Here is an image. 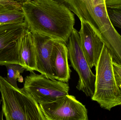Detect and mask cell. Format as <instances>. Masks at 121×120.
I'll use <instances>...</instances> for the list:
<instances>
[{"mask_svg":"<svg viewBox=\"0 0 121 120\" xmlns=\"http://www.w3.org/2000/svg\"><path fill=\"white\" fill-rule=\"evenodd\" d=\"M107 8L121 10V0H105Z\"/></svg>","mask_w":121,"mask_h":120,"instance_id":"17","label":"cell"},{"mask_svg":"<svg viewBox=\"0 0 121 120\" xmlns=\"http://www.w3.org/2000/svg\"><path fill=\"white\" fill-rule=\"evenodd\" d=\"M23 88L38 104L52 102L68 94L67 83L30 72L25 78Z\"/></svg>","mask_w":121,"mask_h":120,"instance_id":"5","label":"cell"},{"mask_svg":"<svg viewBox=\"0 0 121 120\" xmlns=\"http://www.w3.org/2000/svg\"><path fill=\"white\" fill-rule=\"evenodd\" d=\"M68 50L66 44L55 40L50 58V65L55 79L68 83L71 70L68 62Z\"/></svg>","mask_w":121,"mask_h":120,"instance_id":"10","label":"cell"},{"mask_svg":"<svg viewBox=\"0 0 121 120\" xmlns=\"http://www.w3.org/2000/svg\"><path fill=\"white\" fill-rule=\"evenodd\" d=\"M22 9L27 28L66 44L75 19L67 8L54 0H26Z\"/></svg>","mask_w":121,"mask_h":120,"instance_id":"1","label":"cell"},{"mask_svg":"<svg viewBox=\"0 0 121 120\" xmlns=\"http://www.w3.org/2000/svg\"><path fill=\"white\" fill-rule=\"evenodd\" d=\"M19 65L27 71H37L35 49L31 32L26 27L18 39Z\"/></svg>","mask_w":121,"mask_h":120,"instance_id":"11","label":"cell"},{"mask_svg":"<svg viewBox=\"0 0 121 120\" xmlns=\"http://www.w3.org/2000/svg\"><path fill=\"white\" fill-rule=\"evenodd\" d=\"M107 11L113 25L121 29V10L107 8Z\"/></svg>","mask_w":121,"mask_h":120,"instance_id":"15","label":"cell"},{"mask_svg":"<svg viewBox=\"0 0 121 120\" xmlns=\"http://www.w3.org/2000/svg\"><path fill=\"white\" fill-rule=\"evenodd\" d=\"M26 27L25 23L0 24V66L19 64L18 39Z\"/></svg>","mask_w":121,"mask_h":120,"instance_id":"7","label":"cell"},{"mask_svg":"<svg viewBox=\"0 0 121 120\" xmlns=\"http://www.w3.org/2000/svg\"><path fill=\"white\" fill-rule=\"evenodd\" d=\"M95 70V90L91 99L110 111L121 105V91L116 81L112 55L105 44Z\"/></svg>","mask_w":121,"mask_h":120,"instance_id":"3","label":"cell"},{"mask_svg":"<svg viewBox=\"0 0 121 120\" xmlns=\"http://www.w3.org/2000/svg\"><path fill=\"white\" fill-rule=\"evenodd\" d=\"M80 21L81 27L79 32L82 49L91 69L97 64L104 42L100 34L89 23L83 20Z\"/></svg>","mask_w":121,"mask_h":120,"instance_id":"8","label":"cell"},{"mask_svg":"<svg viewBox=\"0 0 121 120\" xmlns=\"http://www.w3.org/2000/svg\"><path fill=\"white\" fill-rule=\"evenodd\" d=\"M75 13L80 20L90 23L94 7L105 4V0H54Z\"/></svg>","mask_w":121,"mask_h":120,"instance_id":"12","label":"cell"},{"mask_svg":"<svg viewBox=\"0 0 121 120\" xmlns=\"http://www.w3.org/2000/svg\"><path fill=\"white\" fill-rule=\"evenodd\" d=\"M5 66L7 70L6 80L12 86L17 87V80L19 81V79L23 78H21L22 76L20 74L23 73L25 69L19 64L16 63H10Z\"/></svg>","mask_w":121,"mask_h":120,"instance_id":"14","label":"cell"},{"mask_svg":"<svg viewBox=\"0 0 121 120\" xmlns=\"http://www.w3.org/2000/svg\"><path fill=\"white\" fill-rule=\"evenodd\" d=\"M39 105L46 120H88L85 106L69 94Z\"/></svg>","mask_w":121,"mask_h":120,"instance_id":"6","label":"cell"},{"mask_svg":"<svg viewBox=\"0 0 121 120\" xmlns=\"http://www.w3.org/2000/svg\"><path fill=\"white\" fill-rule=\"evenodd\" d=\"M25 23V15L22 9L0 5V24Z\"/></svg>","mask_w":121,"mask_h":120,"instance_id":"13","label":"cell"},{"mask_svg":"<svg viewBox=\"0 0 121 120\" xmlns=\"http://www.w3.org/2000/svg\"><path fill=\"white\" fill-rule=\"evenodd\" d=\"M35 49L37 71L46 77L54 80L50 65V58L55 40L49 37L32 32Z\"/></svg>","mask_w":121,"mask_h":120,"instance_id":"9","label":"cell"},{"mask_svg":"<svg viewBox=\"0 0 121 120\" xmlns=\"http://www.w3.org/2000/svg\"><path fill=\"white\" fill-rule=\"evenodd\" d=\"M66 45L68 50V58L71 66L79 76L77 89L91 98L94 93L96 76L83 53L79 32L74 28Z\"/></svg>","mask_w":121,"mask_h":120,"instance_id":"4","label":"cell"},{"mask_svg":"<svg viewBox=\"0 0 121 120\" xmlns=\"http://www.w3.org/2000/svg\"><path fill=\"white\" fill-rule=\"evenodd\" d=\"M113 66L117 83L121 91V65L113 61Z\"/></svg>","mask_w":121,"mask_h":120,"instance_id":"16","label":"cell"},{"mask_svg":"<svg viewBox=\"0 0 121 120\" xmlns=\"http://www.w3.org/2000/svg\"><path fill=\"white\" fill-rule=\"evenodd\" d=\"M2 115L7 120H46L39 104L24 88L12 86L0 75Z\"/></svg>","mask_w":121,"mask_h":120,"instance_id":"2","label":"cell"},{"mask_svg":"<svg viewBox=\"0 0 121 120\" xmlns=\"http://www.w3.org/2000/svg\"><path fill=\"white\" fill-rule=\"evenodd\" d=\"M1 102H2V101H1V99H0V105L1 104Z\"/></svg>","mask_w":121,"mask_h":120,"instance_id":"18","label":"cell"}]
</instances>
